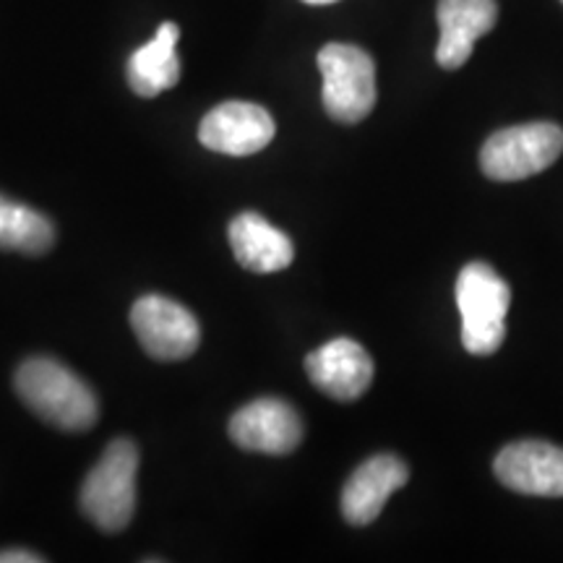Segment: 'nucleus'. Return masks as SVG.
<instances>
[{"label":"nucleus","mask_w":563,"mask_h":563,"mask_svg":"<svg viewBox=\"0 0 563 563\" xmlns=\"http://www.w3.org/2000/svg\"><path fill=\"white\" fill-rule=\"evenodd\" d=\"M13 386L21 402L60 431H89L100 418L95 391L53 357H30L21 363Z\"/></svg>","instance_id":"1"},{"label":"nucleus","mask_w":563,"mask_h":563,"mask_svg":"<svg viewBox=\"0 0 563 563\" xmlns=\"http://www.w3.org/2000/svg\"><path fill=\"white\" fill-rule=\"evenodd\" d=\"M139 449L131 439L108 443L102 460L91 467L81 485V511L102 532H121L136 511Z\"/></svg>","instance_id":"2"},{"label":"nucleus","mask_w":563,"mask_h":563,"mask_svg":"<svg viewBox=\"0 0 563 563\" xmlns=\"http://www.w3.org/2000/svg\"><path fill=\"white\" fill-rule=\"evenodd\" d=\"M456 308L462 316V344L470 355H493L506 340L511 290L485 262H470L456 277Z\"/></svg>","instance_id":"3"},{"label":"nucleus","mask_w":563,"mask_h":563,"mask_svg":"<svg viewBox=\"0 0 563 563\" xmlns=\"http://www.w3.org/2000/svg\"><path fill=\"white\" fill-rule=\"evenodd\" d=\"M321 100L340 123H361L376 108V63L365 51L344 42L321 47Z\"/></svg>","instance_id":"4"},{"label":"nucleus","mask_w":563,"mask_h":563,"mask_svg":"<svg viewBox=\"0 0 563 563\" xmlns=\"http://www.w3.org/2000/svg\"><path fill=\"white\" fill-rule=\"evenodd\" d=\"M563 152V129L555 123H525L496 131L481 150V167L490 180L514 183L548 170Z\"/></svg>","instance_id":"5"},{"label":"nucleus","mask_w":563,"mask_h":563,"mask_svg":"<svg viewBox=\"0 0 563 563\" xmlns=\"http://www.w3.org/2000/svg\"><path fill=\"white\" fill-rule=\"evenodd\" d=\"M131 327L141 347L154 361H183L191 357L201 342V327L186 306L162 295H146L131 311Z\"/></svg>","instance_id":"6"},{"label":"nucleus","mask_w":563,"mask_h":563,"mask_svg":"<svg viewBox=\"0 0 563 563\" xmlns=\"http://www.w3.org/2000/svg\"><path fill=\"white\" fill-rule=\"evenodd\" d=\"M493 473L522 496H563V449L548 441H514L498 452Z\"/></svg>","instance_id":"7"},{"label":"nucleus","mask_w":563,"mask_h":563,"mask_svg":"<svg viewBox=\"0 0 563 563\" xmlns=\"http://www.w3.org/2000/svg\"><path fill=\"white\" fill-rule=\"evenodd\" d=\"M230 439L245 452L290 454L302 441V420L292 405L264 397L232 415Z\"/></svg>","instance_id":"8"},{"label":"nucleus","mask_w":563,"mask_h":563,"mask_svg":"<svg viewBox=\"0 0 563 563\" xmlns=\"http://www.w3.org/2000/svg\"><path fill=\"white\" fill-rule=\"evenodd\" d=\"M274 131L277 125L262 104L224 102L201 121L199 141L228 157H251L272 144Z\"/></svg>","instance_id":"9"},{"label":"nucleus","mask_w":563,"mask_h":563,"mask_svg":"<svg viewBox=\"0 0 563 563\" xmlns=\"http://www.w3.org/2000/svg\"><path fill=\"white\" fill-rule=\"evenodd\" d=\"M306 373L313 386L336 402H355L373 382V361L355 340H332L306 357Z\"/></svg>","instance_id":"10"},{"label":"nucleus","mask_w":563,"mask_h":563,"mask_svg":"<svg viewBox=\"0 0 563 563\" xmlns=\"http://www.w3.org/2000/svg\"><path fill=\"white\" fill-rule=\"evenodd\" d=\"M410 481V467L394 454H376L365 460L342 490V517L352 527H365L376 522L378 514L394 496Z\"/></svg>","instance_id":"11"},{"label":"nucleus","mask_w":563,"mask_h":563,"mask_svg":"<svg viewBox=\"0 0 563 563\" xmlns=\"http://www.w3.org/2000/svg\"><path fill=\"white\" fill-rule=\"evenodd\" d=\"M498 21L496 0H439L441 37L435 60L441 68L456 70L473 55L475 42L485 37Z\"/></svg>","instance_id":"12"},{"label":"nucleus","mask_w":563,"mask_h":563,"mask_svg":"<svg viewBox=\"0 0 563 563\" xmlns=\"http://www.w3.org/2000/svg\"><path fill=\"white\" fill-rule=\"evenodd\" d=\"M230 245L238 264L256 274H274L292 264L295 249L285 232L274 228L262 214L243 211L230 222Z\"/></svg>","instance_id":"13"},{"label":"nucleus","mask_w":563,"mask_h":563,"mask_svg":"<svg viewBox=\"0 0 563 563\" xmlns=\"http://www.w3.org/2000/svg\"><path fill=\"white\" fill-rule=\"evenodd\" d=\"M178 40V24L165 21L146 45L133 51L129 58V84L139 97H157L180 81V60L175 53Z\"/></svg>","instance_id":"14"},{"label":"nucleus","mask_w":563,"mask_h":563,"mask_svg":"<svg viewBox=\"0 0 563 563\" xmlns=\"http://www.w3.org/2000/svg\"><path fill=\"white\" fill-rule=\"evenodd\" d=\"M53 243L55 228L45 214L0 194V249L42 256Z\"/></svg>","instance_id":"15"},{"label":"nucleus","mask_w":563,"mask_h":563,"mask_svg":"<svg viewBox=\"0 0 563 563\" xmlns=\"http://www.w3.org/2000/svg\"><path fill=\"white\" fill-rule=\"evenodd\" d=\"M45 559L34 551H21V548H13V551H0V563H42Z\"/></svg>","instance_id":"16"},{"label":"nucleus","mask_w":563,"mask_h":563,"mask_svg":"<svg viewBox=\"0 0 563 563\" xmlns=\"http://www.w3.org/2000/svg\"><path fill=\"white\" fill-rule=\"evenodd\" d=\"M302 3H308V5H329V3H336V0H302Z\"/></svg>","instance_id":"17"}]
</instances>
